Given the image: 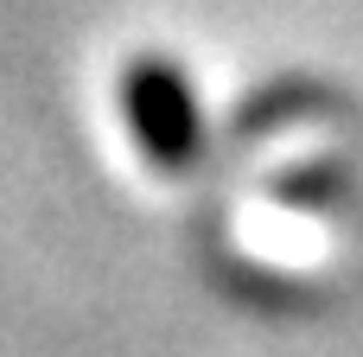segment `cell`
Segmentation results:
<instances>
[{
  "label": "cell",
  "mask_w": 363,
  "mask_h": 357,
  "mask_svg": "<svg viewBox=\"0 0 363 357\" xmlns=\"http://www.w3.org/2000/svg\"><path fill=\"white\" fill-rule=\"evenodd\" d=\"M121 121H128L134 147H140L160 172L198 166L204 115H198V96H191V83L179 77V64H166V57L134 64V70L121 77Z\"/></svg>",
  "instance_id": "6da1fadb"
}]
</instances>
